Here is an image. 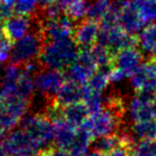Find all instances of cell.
I'll return each mask as SVG.
<instances>
[{
	"label": "cell",
	"mask_w": 156,
	"mask_h": 156,
	"mask_svg": "<svg viewBox=\"0 0 156 156\" xmlns=\"http://www.w3.org/2000/svg\"><path fill=\"white\" fill-rule=\"evenodd\" d=\"M111 0H93L89 3L87 18L100 22L110 8Z\"/></svg>",
	"instance_id": "obj_29"
},
{
	"label": "cell",
	"mask_w": 156,
	"mask_h": 156,
	"mask_svg": "<svg viewBox=\"0 0 156 156\" xmlns=\"http://www.w3.org/2000/svg\"><path fill=\"white\" fill-rule=\"evenodd\" d=\"M145 24L156 20V0H132Z\"/></svg>",
	"instance_id": "obj_24"
},
{
	"label": "cell",
	"mask_w": 156,
	"mask_h": 156,
	"mask_svg": "<svg viewBox=\"0 0 156 156\" xmlns=\"http://www.w3.org/2000/svg\"><path fill=\"white\" fill-rule=\"evenodd\" d=\"M100 29L98 22L87 18L76 25L73 39L79 47H92L96 44Z\"/></svg>",
	"instance_id": "obj_9"
},
{
	"label": "cell",
	"mask_w": 156,
	"mask_h": 156,
	"mask_svg": "<svg viewBox=\"0 0 156 156\" xmlns=\"http://www.w3.org/2000/svg\"><path fill=\"white\" fill-rule=\"evenodd\" d=\"M129 83L135 91H156V64L153 59L145 61L129 76Z\"/></svg>",
	"instance_id": "obj_7"
},
{
	"label": "cell",
	"mask_w": 156,
	"mask_h": 156,
	"mask_svg": "<svg viewBox=\"0 0 156 156\" xmlns=\"http://www.w3.org/2000/svg\"><path fill=\"white\" fill-rule=\"evenodd\" d=\"M138 45L141 51L150 58H156V24H150L140 31Z\"/></svg>",
	"instance_id": "obj_16"
},
{
	"label": "cell",
	"mask_w": 156,
	"mask_h": 156,
	"mask_svg": "<svg viewBox=\"0 0 156 156\" xmlns=\"http://www.w3.org/2000/svg\"><path fill=\"white\" fill-rule=\"evenodd\" d=\"M0 156H11L9 154V152L7 151L5 147L3 145L2 142H0Z\"/></svg>",
	"instance_id": "obj_39"
},
{
	"label": "cell",
	"mask_w": 156,
	"mask_h": 156,
	"mask_svg": "<svg viewBox=\"0 0 156 156\" xmlns=\"http://www.w3.org/2000/svg\"><path fill=\"white\" fill-rule=\"evenodd\" d=\"M42 115L48 119L54 125L59 124L61 122L65 121L64 118V107L59 105L55 100H49L45 108L42 111Z\"/></svg>",
	"instance_id": "obj_25"
},
{
	"label": "cell",
	"mask_w": 156,
	"mask_h": 156,
	"mask_svg": "<svg viewBox=\"0 0 156 156\" xmlns=\"http://www.w3.org/2000/svg\"><path fill=\"white\" fill-rule=\"evenodd\" d=\"M83 102L87 106L90 115L98 112L105 107V96L103 93L90 90L86 85H83Z\"/></svg>",
	"instance_id": "obj_21"
},
{
	"label": "cell",
	"mask_w": 156,
	"mask_h": 156,
	"mask_svg": "<svg viewBox=\"0 0 156 156\" xmlns=\"http://www.w3.org/2000/svg\"><path fill=\"white\" fill-rule=\"evenodd\" d=\"M124 117L105 107L98 112L90 115L83 127L91 134L93 138L115 134L123 125Z\"/></svg>",
	"instance_id": "obj_4"
},
{
	"label": "cell",
	"mask_w": 156,
	"mask_h": 156,
	"mask_svg": "<svg viewBox=\"0 0 156 156\" xmlns=\"http://www.w3.org/2000/svg\"><path fill=\"white\" fill-rule=\"evenodd\" d=\"M121 144H122V141L119 134L115 133V134L93 138L91 142V149L98 152H102L104 154H108L113 149H115V147Z\"/></svg>",
	"instance_id": "obj_20"
},
{
	"label": "cell",
	"mask_w": 156,
	"mask_h": 156,
	"mask_svg": "<svg viewBox=\"0 0 156 156\" xmlns=\"http://www.w3.org/2000/svg\"><path fill=\"white\" fill-rule=\"evenodd\" d=\"M93 73L94 72L90 71L83 64L78 63L77 61L71 66L67 67L66 69H64V75L66 80L75 81L79 85H86Z\"/></svg>",
	"instance_id": "obj_22"
},
{
	"label": "cell",
	"mask_w": 156,
	"mask_h": 156,
	"mask_svg": "<svg viewBox=\"0 0 156 156\" xmlns=\"http://www.w3.org/2000/svg\"><path fill=\"white\" fill-rule=\"evenodd\" d=\"M109 83H110V79H109L108 74L104 73L100 69H96V72H94L91 77L89 78L86 86L92 91L103 93L108 88Z\"/></svg>",
	"instance_id": "obj_30"
},
{
	"label": "cell",
	"mask_w": 156,
	"mask_h": 156,
	"mask_svg": "<svg viewBox=\"0 0 156 156\" xmlns=\"http://www.w3.org/2000/svg\"><path fill=\"white\" fill-rule=\"evenodd\" d=\"M45 44L41 26H37L24 37L13 42L10 51V63L24 65L40 57Z\"/></svg>",
	"instance_id": "obj_3"
},
{
	"label": "cell",
	"mask_w": 156,
	"mask_h": 156,
	"mask_svg": "<svg viewBox=\"0 0 156 156\" xmlns=\"http://www.w3.org/2000/svg\"><path fill=\"white\" fill-rule=\"evenodd\" d=\"M13 42L5 34L3 24H0V51H11Z\"/></svg>",
	"instance_id": "obj_34"
},
{
	"label": "cell",
	"mask_w": 156,
	"mask_h": 156,
	"mask_svg": "<svg viewBox=\"0 0 156 156\" xmlns=\"http://www.w3.org/2000/svg\"><path fill=\"white\" fill-rule=\"evenodd\" d=\"M5 100H7V98H5V96L3 95V94L1 93V92H0V111L2 110V108L5 107Z\"/></svg>",
	"instance_id": "obj_41"
},
{
	"label": "cell",
	"mask_w": 156,
	"mask_h": 156,
	"mask_svg": "<svg viewBox=\"0 0 156 156\" xmlns=\"http://www.w3.org/2000/svg\"><path fill=\"white\" fill-rule=\"evenodd\" d=\"M91 51L98 67L115 64V54L108 47L95 44L91 47Z\"/></svg>",
	"instance_id": "obj_27"
},
{
	"label": "cell",
	"mask_w": 156,
	"mask_h": 156,
	"mask_svg": "<svg viewBox=\"0 0 156 156\" xmlns=\"http://www.w3.org/2000/svg\"><path fill=\"white\" fill-rule=\"evenodd\" d=\"M152 109H153V117L156 120V98L153 103H152Z\"/></svg>",
	"instance_id": "obj_43"
},
{
	"label": "cell",
	"mask_w": 156,
	"mask_h": 156,
	"mask_svg": "<svg viewBox=\"0 0 156 156\" xmlns=\"http://www.w3.org/2000/svg\"><path fill=\"white\" fill-rule=\"evenodd\" d=\"M90 112L83 102L75 103L64 107L65 121L76 128L81 127L83 123L87 121Z\"/></svg>",
	"instance_id": "obj_17"
},
{
	"label": "cell",
	"mask_w": 156,
	"mask_h": 156,
	"mask_svg": "<svg viewBox=\"0 0 156 156\" xmlns=\"http://www.w3.org/2000/svg\"><path fill=\"white\" fill-rule=\"evenodd\" d=\"M23 75H24L23 65L13 64V63L5 65L2 74L0 76V92L5 98L15 95L16 87Z\"/></svg>",
	"instance_id": "obj_11"
},
{
	"label": "cell",
	"mask_w": 156,
	"mask_h": 156,
	"mask_svg": "<svg viewBox=\"0 0 156 156\" xmlns=\"http://www.w3.org/2000/svg\"><path fill=\"white\" fill-rule=\"evenodd\" d=\"M132 156H156V138L142 139L135 143Z\"/></svg>",
	"instance_id": "obj_31"
},
{
	"label": "cell",
	"mask_w": 156,
	"mask_h": 156,
	"mask_svg": "<svg viewBox=\"0 0 156 156\" xmlns=\"http://www.w3.org/2000/svg\"><path fill=\"white\" fill-rule=\"evenodd\" d=\"M143 52L137 47H128L121 49L115 55V67L123 71L129 77L142 63Z\"/></svg>",
	"instance_id": "obj_10"
},
{
	"label": "cell",
	"mask_w": 156,
	"mask_h": 156,
	"mask_svg": "<svg viewBox=\"0 0 156 156\" xmlns=\"http://www.w3.org/2000/svg\"><path fill=\"white\" fill-rule=\"evenodd\" d=\"M79 46L73 37L62 41L47 42L39 57V61L44 69L64 71L76 62Z\"/></svg>",
	"instance_id": "obj_1"
},
{
	"label": "cell",
	"mask_w": 156,
	"mask_h": 156,
	"mask_svg": "<svg viewBox=\"0 0 156 156\" xmlns=\"http://www.w3.org/2000/svg\"><path fill=\"white\" fill-rule=\"evenodd\" d=\"M34 90H35L34 77L26 75V74L24 73L23 77L20 78L17 83L15 95L31 102V98L34 95Z\"/></svg>",
	"instance_id": "obj_26"
},
{
	"label": "cell",
	"mask_w": 156,
	"mask_h": 156,
	"mask_svg": "<svg viewBox=\"0 0 156 156\" xmlns=\"http://www.w3.org/2000/svg\"><path fill=\"white\" fill-rule=\"evenodd\" d=\"M133 135L138 140L156 138V120H147L133 123L130 126Z\"/></svg>",
	"instance_id": "obj_23"
},
{
	"label": "cell",
	"mask_w": 156,
	"mask_h": 156,
	"mask_svg": "<svg viewBox=\"0 0 156 156\" xmlns=\"http://www.w3.org/2000/svg\"><path fill=\"white\" fill-rule=\"evenodd\" d=\"M65 79L63 71L42 69L34 76L35 90L47 100H55L60 88L65 83Z\"/></svg>",
	"instance_id": "obj_6"
},
{
	"label": "cell",
	"mask_w": 156,
	"mask_h": 156,
	"mask_svg": "<svg viewBox=\"0 0 156 156\" xmlns=\"http://www.w3.org/2000/svg\"><path fill=\"white\" fill-rule=\"evenodd\" d=\"M20 127L27 133L37 153L51 147L50 144L55 138V125L42 113L26 115L20 120Z\"/></svg>",
	"instance_id": "obj_2"
},
{
	"label": "cell",
	"mask_w": 156,
	"mask_h": 156,
	"mask_svg": "<svg viewBox=\"0 0 156 156\" xmlns=\"http://www.w3.org/2000/svg\"><path fill=\"white\" fill-rule=\"evenodd\" d=\"M128 76L124 73L123 71H121L120 69L115 66V69H112V72L110 73L109 75V79H110V83H119L121 81H123L125 78H127Z\"/></svg>",
	"instance_id": "obj_35"
},
{
	"label": "cell",
	"mask_w": 156,
	"mask_h": 156,
	"mask_svg": "<svg viewBox=\"0 0 156 156\" xmlns=\"http://www.w3.org/2000/svg\"><path fill=\"white\" fill-rule=\"evenodd\" d=\"M39 0H15L14 13L17 15H32L37 12Z\"/></svg>",
	"instance_id": "obj_32"
},
{
	"label": "cell",
	"mask_w": 156,
	"mask_h": 156,
	"mask_svg": "<svg viewBox=\"0 0 156 156\" xmlns=\"http://www.w3.org/2000/svg\"><path fill=\"white\" fill-rule=\"evenodd\" d=\"M127 113L128 118L133 123L154 119L152 103L141 100L138 95H135L134 98H130L127 106Z\"/></svg>",
	"instance_id": "obj_15"
},
{
	"label": "cell",
	"mask_w": 156,
	"mask_h": 156,
	"mask_svg": "<svg viewBox=\"0 0 156 156\" xmlns=\"http://www.w3.org/2000/svg\"><path fill=\"white\" fill-rule=\"evenodd\" d=\"M76 130L77 128L74 127L66 121H63L59 124L55 125V138L54 143L55 147H60V149L69 150L75 138Z\"/></svg>",
	"instance_id": "obj_18"
},
{
	"label": "cell",
	"mask_w": 156,
	"mask_h": 156,
	"mask_svg": "<svg viewBox=\"0 0 156 156\" xmlns=\"http://www.w3.org/2000/svg\"><path fill=\"white\" fill-rule=\"evenodd\" d=\"M107 156H132V149L127 145L121 144L107 154Z\"/></svg>",
	"instance_id": "obj_37"
},
{
	"label": "cell",
	"mask_w": 156,
	"mask_h": 156,
	"mask_svg": "<svg viewBox=\"0 0 156 156\" xmlns=\"http://www.w3.org/2000/svg\"><path fill=\"white\" fill-rule=\"evenodd\" d=\"M89 2L88 0H73L66 8L64 12L75 22L83 20L87 17Z\"/></svg>",
	"instance_id": "obj_28"
},
{
	"label": "cell",
	"mask_w": 156,
	"mask_h": 156,
	"mask_svg": "<svg viewBox=\"0 0 156 156\" xmlns=\"http://www.w3.org/2000/svg\"><path fill=\"white\" fill-rule=\"evenodd\" d=\"M86 156H107V154H104V153H102V152L95 151V150H92V151L89 152Z\"/></svg>",
	"instance_id": "obj_40"
},
{
	"label": "cell",
	"mask_w": 156,
	"mask_h": 156,
	"mask_svg": "<svg viewBox=\"0 0 156 156\" xmlns=\"http://www.w3.org/2000/svg\"><path fill=\"white\" fill-rule=\"evenodd\" d=\"M144 24L145 23L143 22L134 5L132 2H128V5L124 8V10L120 14V27L129 34L136 35L137 33H140V31L144 28Z\"/></svg>",
	"instance_id": "obj_13"
},
{
	"label": "cell",
	"mask_w": 156,
	"mask_h": 156,
	"mask_svg": "<svg viewBox=\"0 0 156 156\" xmlns=\"http://www.w3.org/2000/svg\"><path fill=\"white\" fill-rule=\"evenodd\" d=\"M14 14V7L7 0H0V24H5Z\"/></svg>",
	"instance_id": "obj_33"
},
{
	"label": "cell",
	"mask_w": 156,
	"mask_h": 156,
	"mask_svg": "<svg viewBox=\"0 0 156 156\" xmlns=\"http://www.w3.org/2000/svg\"><path fill=\"white\" fill-rule=\"evenodd\" d=\"M83 98V85L75 83L72 80H66L60 88L56 95V101L62 107H66L69 105L79 103Z\"/></svg>",
	"instance_id": "obj_14"
},
{
	"label": "cell",
	"mask_w": 156,
	"mask_h": 156,
	"mask_svg": "<svg viewBox=\"0 0 156 156\" xmlns=\"http://www.w3.org/2000/svg\"><path fill=\"white\" fill-rule=\"evenodd\" d=\"M92 138L89 132L83 126L77 128L75 138L69 147V153L72 156H86L89 153V149L91 147Z\"/></svg>",
	"instance_id": "obj_19"
},
{
	"label": "cell",
	"mask_w": 156,
	"mask_h": 156,
	"mask_svg": "<svg viewBox=\"0 0 156 156\" xmlns=\"http://www.w3.org/2000/svg\"><path fill=\"white\" fill-rule=\"evenodd\" d=\"M58 0H39V8H45L52 3L57 2Z\"/></svg>",
	"instance_id": "obj_38"
},
{
	"label": "cell",
	"mask_w": 156,
	"mask_h": 156,
	"mask_svg": "<svg viewBox=\"0 0 156 156\" xmlns=\"http://www.w3.org/2000/svg\"><path fill=\"white\" fill-rule=\"evenodd\" d=\"M42 152H43L45 156H72L69 153V151H66V150L60 149V147H52V145Z\"/></svg>",
	"instance_id": "obj_36"
},
{
	"label": "cell",
	"mask_w": 156,
	"mask_h": 156,
	"mask_svg": "<svg viewBox=\"0 0 156 156\" xmlns=\"http://www.w3.org/2000/svg\"><path fill=\"white\" fill-rule=\"evenodd\" d=\"M96 44L108 47L113 54L128 47L138 46V37L124 31L120 26L112 29H100Z\"/></svg>",
	"instance_id": "obj_5"
},
{
	"label": "cell",
	"mask_w": 156,
	"mask_h": 156,
	"mask_svg": "<svg viewBox=\"0 0 156 156\" xmlns=\"http://www.w3.org/2000/svg\"><path fill=\"white\" fill-rule=\"evenodd\" d=\"M2 143L10 155H14V154L24 151L35 152L33 150L32 142H31L29 136L20 127L16 128V129H12L9 133V135L5 137V140H2Z\"/></svg>",
	"instance_id": "obj_12"
},
{
	"label": "cell",
	"mask_w": 156,
	"mask_h": 156,
	"mask_svg": "<svg viewBox=\"0 0 156 156\" xmlns=\"http://www.w3.org/2000/svg\"><path fill=\"white\" fill-rule=\"evenodd\" d=\"M37 25V20L33 15H13L3 24L5 34L12 42L24 37Z\"/></svg>",
	"instance_id": "obj_8"
},
{
	"label": "cell",
	"mask_w": 156,
	"mask_h": 156,
	"mask_svg": "<svg viewBox=\"0 0 156 156\" xmlns=\"http://www.w3.org/2000/svg\"><path fill=\"white\" fill-rule=\"evenodd\" d=\"M72 1H73V0H58V2L60 3V5H61V7H62L64 10H65V8H66L67 5H69V3L72 2Z\"/></svg>",
	"instance_id": "obj_42"
}]
</instances>
